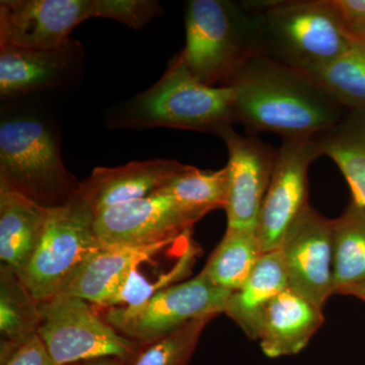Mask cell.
I'll list each match as a JSON object with an SVG mask.
<instances>
[{"label":"cell","instance_id":"6da1fadb","mask_svg":"<svg viewBox=\"0 0 365 365\" xmlns=\"http://www.w3.org/2000/svg\"><path fill=\"white\" fill-rule=\"evenodd\" d=\"M235 121L281 138H309L337 127L349 112L307 72L268 57H251L227 83Z\"/></svg>","mask_w":365,"mask_h":365},{"label":"cell","instance_id":"7a4b0ae2","mask_svg":"<svg viewBox=\"0 0 365 365\" xmlns=\"http://www.w3.org/2000/svg\"><path fill=\"white\" fill-rule=\"evenodd\" d=\"M257 16L256 55L312 74L355 41L330 0L252 2Z\"/></svg>","mask_w":365,"mask_h":365},{"label":"cell","instance_id":"3957f363","mask_svg":"<svg viewBox=\"0 0 365 365\" xmlns=\"http://www.w3.org/2000/svg\"><path fill=\"white\" fill-rule=\"evenodd\" d=\"M0 187L46 209L62 207L81 182L66 170L58 132L31 113L4 115L0 123Z\"/></svg>","mask_w":365,"mask_h":365},{"label":"cell","instance_id":"277c9868","mask_svg":"<svg viewBox=\"0 0 365 365\" xmlns=\"http://www.w3.org/2000/svg\"><path fill=\"white\" fill-rule=\"evenodd\" d=\"M114 120L124 128L165 127L217 135L235 122L234 91L204 85L178 54L158 83L126 103Z\"/></svg>","mask_w":365,"mask_h":365},{"label":"cell","instance_id":"5b68a950","mask_svg":"<svg viewBox=\"0 0 365 365\" xmlns=\"http://www.w3.org/2000/svg\"><path fill=\"white\" fill-rule=\"evenodd\" d=\"M186 45L180 57L206 86H225L256 56L257 16L252 1L192 0L185 14Z\"/></svg>","mask_w":365,"mask_h":365},{"label":"cell","instance_id":"8992f818","mask_svg":"<svg viewBox=\"0 0 365 365\" xmlns=\"http://www.w3.org/2000/svg\"><path fill=\"white\" fill-rule=\"evenodd\" d=\"M93 223L95 215L78 194L66 206L48 209L42 237L19 276L39 304L63 294L103 248Z\"/></svg>","mask_w":365,"mask_h":365},{"label":"cell","instance_id":"52a82bcc","mask_svg":"<svg viewBox=\"0 0 365 365\" xmlns=\"http://www.w3.org/2000/svg\"><path fill=\"white\" fill-rule=\"evenodd\" d=\"M230 294L201 271L192 279L160 290L143 304L108 307L104 318L124 337L148 344L194 319L225 314Z\"/></svg>","mask_w":365,"mask_h":365},{"label":"cell","instance_id":"ba28073f","mask_svg":"<svg viewBox=\"0 0 365 365\" xmlns=\"http://www.w3.org/2000/svg\"><path fill=\"white\" fill-rule=\"evenodd\" d=\"M39 306L37 336L56 365L103 356L129 362L140 347L113 328L85 299L59 295Z\"/></svg>","mask_w":365,"mask_h":365},{"label":"cell","instance_id":"9c48e42d","mask_svg":"<svg viewBox=\"0 0 365 365\" xmlns=\"http://www.w3.org/2000/svg\"><path fill=\"white\" fill-rule=\"evenodd\" d=\"M321 155L314 137L282 138L257 225L263 253L279 250L290 228L309 207L307 174Z\"/></svg>","mask_w":365,"mask_h":365},{"label":"cell","instance_id":"30bf717a","mask_svg":"<svg viewBox=\"0 0 365 365\" xmlns=\"http://www.w3.org/2000/svg\"><path fill=\"white\" fill-rule=\"evenodd\" d=\"M198 217L182 208L167 192L106 209L95 216L103 247H143L179 241Z\"/></svg>","mask_w":365,"mask_h":365},{"label":"cell","instance_id":"8fae6325","mask_svg":"<svg viewBox=\"0 0 365 365\" xmlns=\"http://www.w3.org/2000/svg\"><path fill=\"white\" fill-rule=\"evenodd\" d=\"M279 251L288 288L323 309L334 294L333 220L309 206Z\"/></svg>","mask_w":365,"mask_h":365},{"label":"cell","instance_id":"7c38bea8","mask_svg":"<svg viewBox=\"0 0 365 365\" xmlns=\"http://www.w3.org/2000/svg\"><path fill=\"white\" fill-rule=\"evenodd\" d=\"M95 18V0H1L0 46L46 50L61 47L72 31Z\"/></svg>","mask_w":365,"mask_h":365},{"label":"cell","instance_id":"4fadbf2b","mask_svg":"<svg viewBox=\"0 0 365 365\" xmlns=\"http://www.w3.org/2000/svg\"><path fill=\"white\" fill-rule=\"evenodd\" d=\"M227 146V228L256 232L262 204L275 165L277 150L254 136H242L228 125L220 131Z\"/></svg>","mask_w":365,"mask_h":365},{"label":"cell","instance_id":"5bb4252c","mask_svg":"<svg viewBox=\"0 0 365 365\" xmlns=\"http://www.w3.org/2000/svg\"><path fill=\"white\" fill-rule=\"evenodd\" d=\"M83 47L71 39L54 49L30 50L0 46V98L2 102L68 85L83 66Z\"/></svg>","mask_w":365,"mask_h":365},{"label":"cell","instance_id":"9a60e30c","mask_svg":"<svg viewBox=\"0 0 365 365\" xmlns=\"http://www.w3.org/2000/svg\"><path fill=\"white\" fill-rule=\"evenodd\" d=\"M187 167L175 160L155 158L120 167L96 168L81 182L78 196L96 216L106 209L157 193Z\"/></svg>","mask_w":365,"mask_h":365},{"label":"cell","instance_id":"2e32d148","mask_svg":"<svg viewBox=\"0 0 365 365\" xmlns=\"http://www.w3.org/2000/svg\"><path fill=\"white\" fill-rule=\"evenodd\" d=\"M174 242L143 247H103L91 257L61 295L79 297L100 307H114L131 274Z\"/></svg>","mask_w":365,"mask_h":365},{"label":"cell","instance_id":"e0dca14e","mask_svg":"<svg viewBox=\"0 0 365 365\" xmlns=\"http://www.w3.org/2000/svg\"><path fill=\"white\" fill-rule=\"evenodd\" d=\"M324 321L322 307L287 288L268 307L257 341L270 359L299 354Z\"/></svg>","mask_w":365,"mask_h":365},{"label":"cell","instance_id":"ac0fdd59","mask_svg":"<svg viewBox=\"0 0 365 365\" xmlns=\"http://www.w3.org/2000/svg\"><path fill=\"white\" fill-rule=\"evenodd\" d=\"M48 209L25 196L0 187V260L18 276L37 249Z\"/></svg>","mask_w":365,"mask_h":365},{"label":"cell","instance_id":"d6986e66","mask_svg":"<svg viewBox=\"0 0 365 365\" xmlns=\"http://www.w3.org/2000/svg\"><path fill=\"white\" fill-rule=\"evenodd\" d=\"M287 288V273L279 250L263 253L246 282L230 294L225 314L247 337L258 340L268 307Z\"/></svg>","mask_w":365,"mask_h":365},{"label":"cell","instance_id":"ffe728a7","mask_svg":"<svg viewBox=\"0 0 365 365\" xmlns=\"http://www.w3.org/2000/svg\"><path fill=\"white\" fill-rule=\"evenodd\" d=\"M39 302L9 266H0V359L37 335Z\"/></svg>","mask_w":365,"mask_h":365},{"label":"cell","instance_id":"44dd1931","mask_svg":"<svg viewBox=\"0 0 365 365\" xmlns=\"http://www.w3.org/2000/svg\"><path fill=\"white\" fill-rule=\"evenodd\" d=\"M334 294L365 282V206L350 202L333 220Z\"/></svg>","mask_w":365,"mask_h":365},{"label":"cell","instance_id":"7402d4cb","mask_svg":"<svg viewBox=\"0 0 365 365\" xmlns=\"http://www.w3.org/2000/svg\"><path fill=\"white\" fill-rule=\"evenodd\" d=\"M262 254L256 232L227 228L202 272L218 287L235 292L248 279Z\"/></svg>","mask_w":365,"mask_h":365},{"label":"cell","instance_id":"603a6c76","mask_svg":"<svg viewBox=\"0 0 365 365\" xmlns=\"http://www.w3.org/2000/svg\"><path fill=\"white\" fill-rule=\"evenodd\" d=\"M319 81L348 112L365 108V40L352 45L330 63L313 72Z\"/></svg>","mask_w":365,"mask_h":365},{"label":"cell","instance_id":"cb8c5ba5","mask_svg":"<svg viewBox=\"0 0 365 365\" xmlns=\"http://www.w3.org/2000/svg\"><path fill=\"white\" fill-rule=\"evenodd\" d=\"M162 190L169 193L182 208L201 220L215 209H225L227 170L225 167L212 172L188 165Z\"/></svg>","mask_w":365,"mask_h":365},{"label":"cell","instance_id":"d4e9b609","mask_svg":"<svg viewBox=\"0 0 365 365\" xmlns=\"http://www.w3.org/2000/svg\"><path fill=\"white\" fill-rule=\"evenodd\" d=\"M323 155L337 165L352 194V202L365 206V131L347 123L314 137Z\"/></svg>","mask_w":365,"mask_h":365},{"label":"cell","instance_id":"484cf974","mask_svg":"<svg viewBox=\"0 0 365 365\" xmlns=\"http://www.w3.org/2000/svg\"><path fill=\"white\" fill-rule=\"evenodd\" d=\"M215 317L194 319L163 336L160 339L140 345L128 365H188L195 352L204 329Z\"/></svg>","mask_w":365,"mask_h":365},{"label":"cell","instance_id":"4316f807","mask_svg":"<svg viewBox=\"0 0 365 365\" xmlns=\"http://www.w3.org/2000/svg\"><path fill=\"white\" fill-rule=\"evenodd\" d=\"M163 14L160 4L153 0H95V18L119 21L134 30Z\"/></svg>","mask_w":365,"mask_h":365},{"label":"cell","instance_id":"83f0119b","mask_svg":"<svg viewBox=\"0 0 365 365\" xmlns=\"http://www.w3.org/2000/svg\"><path fill=\"white\" fill-rule=\"evenodd\" d=\"M0 365H56L48 354L37 335L19 346L7 356L0 359Z\"/></svg>","mask_w":365,"mask_h":365},{"label":"cell","instance_id":"f1b7e54d","mask_svg":"<svg viewBox=\"0 0 365 365\" xmlns=\"http://www.w3.org/2000/svg\"><path fill=\"white\" fill-rule=\"evenodd\" d=\"M330 4L353 35L365 32V0H330Z\"/></svg>","mask_w":365,"mask_h":365},{"label":"cell","instance_id":"f546056e","mask_svg":"<svg viewBox=\"0 0 365 365\" xmlns=\"http://www.w3.org/2000/svg\"><path fill=\"white\" fill-rule=\"evenodd\" d=\"M71 365H128L126 360L114 356L97 357V359L83 360Z\"/></svg>","mask_w":365,"mask_h":365},{"label":"cell","instance_id":"4dcf8cb0","mask_svg":"<svg viewBox=\"0 0 365 365\" xmlns=\"http://www.w3.org/2000/svg\"><path fill=\"white\" fill-rule=\"evenodd\" d=\"M345 121L352 125L353 127L365 131V108L360 111L349 113L345 118Z\"/></svg>","mask_w":365,"mask_h":365},{"label":"cell","instance_id":"1f68e13d","mask_svg":"<svg viewBox=\"0 0 365 365\" xmlns=\"http://www.w3.org/2000/svg\"><path fill=\"white\" fill-rule=\"evenodd\" d=\"M341 294L352 295V297H356V299L365 302V282L346 288Z\"/></svg>","mask_w":365,"mask_h":365},{"label":"cell","instance_id":"d6a6232c","mask_svg":"<svg viewBox=\"0 0 365 365\" xmlns=\"http://www.w3.org/2000/svg\"><path fill=\"white\" fill-rule=\"evenodd\" d=\"M355 37L360 38V39L365 40V32H362L359 34V35H355Z\"/></svg>","mask_w":365,"mask_h":365}]
</instances>
